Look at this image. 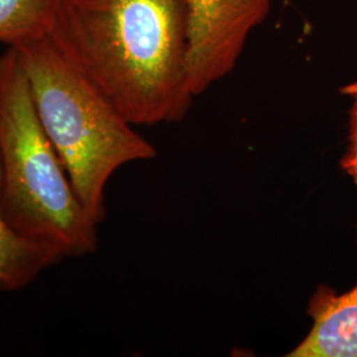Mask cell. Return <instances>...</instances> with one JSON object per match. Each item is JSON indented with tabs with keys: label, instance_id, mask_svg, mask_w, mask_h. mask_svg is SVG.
<instances>
[{
	"label": "cell",
	"instance_id": "cell-7",
	"mask_svg": "<svg viewBox=\"0 0 357 357\" xmlns=\"http://www.w3.org/2000/svg\"><path fill=\"white\" fill-rule=\"evenodd\" d=\"M59 0H0V43L19 47L48 36Z\"/></svg>",
	"mask_w": 357,
	"mask_h": 357
},
{
	"label": "cell",
	"instance_id": "cell-4",
	"mask_svg": "<svg viewBox=\"0 0 357 357\" xmlns=\"http://www.w3.org/2000/svg\"><path fill=\"white\" fill-rule=\"evenodd\" d=\"M188 79L197 97L229 76L249 36L264 23L271 0H185Z\"/></svg>",
	"mask_w": 357,
	"mask_h": 357
},
{
	"label": "cell",
	"instance_id": "cell-1",
	"mask_svg": "<svg viewBox=\"0 0 357 357\" xmlns=\"http://www.w3.org/2000/svg\"><path fill=\"white\" fill-rule=\"evenodd\" d=\"M48 38L131 125L188 113L185 0H59Z\"/></svg>",
	"mask_w": 357,
	"mask_h": 357
},
{
	"label": "cell",
	"instance_id": "cell-9",
	"mask_svg": "<svg viewBox=\"0 0 357 357\" xmlns=\"http://www.w3.org/2000/svg\"><path fill=\"white\" fill-rule=\"evenodd\" d=\"M340 91L352 100L351 110H349V137H357V79L343 86Z\"/></svg>",
	"mask_w": 357,
	"mask_h": 357
},
{
	"label": "cell",
	"instance_id": "cell-2",
	"mask_svg": "<svg viewBox=\"0 0 357 357\" xmlns=\"http://www.w3.org/2000/svg\"><path fill=\"white\" fill-rule=\"evenodd\" d=\"M0 208L13 229L64 258L98 248V224L79 202L43 128L20 56L0 54Z\"/></svg>",
	"mask_w": 357,
	"mask_h": 357
},
{
	"label": "cell",
	"instance_id": "cell-5",
	"mask_svg": "<svg viewBox=\"0 0 357 357\" xmlns=\"http://www.w3.org/2000/svg\"><path fill=\"white\" fill-rule=\"evenodd\" d=\"M307 314L311 330L287 356L357 357V284L342 294L321 284L311 295Z\"/></svg>",
	"mask_w": 357,
	"mask_h": 357
},
{
	"label": "cell",
	"instance_id": "cell-6",
	"mask_svg": "<svg viewBox=\"0 0 357 357\" xmlns=\"http://www.w3.org/2000/svg\"><path fill=\"white\" fill-rule=\"evenodd\" d=\"M64 257L51 246L29 240L7 222L0 208V293L26 289Z\"/></svg>",
	"mask_w": 357,
	"mask_h": 357
},
{
	"label": "cell",
	"instance_id": "cell-3",
	"mask_svg": "<svg viewBox=\"0 0 357 357\" xmlns=\"http://www.w3.org/2000/svg\"><path fill=\"white\" fill-rule=\"evenodd\" d=\"M13 48L24 66L38 119L79 202L100 225L109 180L121 167L151 160L158 151L48 36Z\"/></svg>",
	"mask_w": 357,
	"mask_h": 357
},
{
	"label": "cell",
	"instance_id": "cell-8",
	"mask_svg": "<svg viewBox=\"0 0 357 357\" xmlns=\"http://www.w3.org/2000/svg\"><path fill=\"white\" fill-rule=\"evenodd\" d=\"M348 147L342 158V167L357 185V137L348 138Z\"/></svg>",
	"mask_w": 357,
	"mask_h": 357
}]
</instances>
